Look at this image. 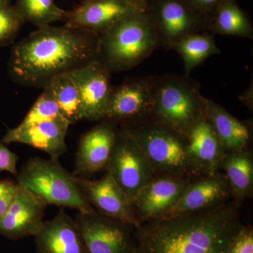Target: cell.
<instances>
[{"instance_id": "6da1fadb", "label": "cell", "mask_w": 253, "mask_h": 253, "mask_svg": "<svg viewBox=\"0 0 253 253\" xmlns=\"http://www.w3.org/2000/svg\"><path fill=\"white\" fill-rule=\"evenodd\" d=\"M234 200L207 211L139 224L136 253H228L244 227Z\"/></svg>"}, {"instance_id": "7a4b0ae2", "label": "cell", "mask_w": 253, "mask_h": 253, "mask_svg": "<svg viewBox=\"0 0 253 253\" xmlns=\"http://www.w3.org/2000/svg\"><path fill=\"white\" fill-rule=\"evenodd\" d=\"M98 40L66 25L38 28L13 47L10 76L22 85L44 88L56 76L96 59Z\"/></svg>"}, {"instance_id": "3957f363", "label": "cell", "mask_w": 253, "mask_h": 253, "mask_svg": "<svg viewBox=\"0 0 253 253\" xmlns=\"http://www.w3.org/2000/svg\"><path fill=\"white\" fill-rule=\"evenodd\" d=\"M159 46L149 15L137 9L100 35L96 59L111 73L127 71L140 64Z\"/></svg>"}, {"instance_id": "277c9868", "label": "cell", "mask_w": 253, "mask_h": 253, "mask_svg": "<svg viewBox=\"0 0 253 253\" xmlns=\"http://www.w3.org/2000/svg\"><path fill=\"white\" fill-rule=\"evenodd\" d=\"M206 101L189 76H158L150 121L186 137L195 123L206 116Z\"/></svg>"}, {"instance_id": "5b68a950", "label": "cell", "mask_w": 253, "mask_h": 253, "mask_svg": "<svg viewBox=\"0 0 253 253\" xmlns=\"http://www.w3.org/2000/svg\"><path fill=\"white\" fill-rule=\"evenodd\" d=\"M121 128L142 150L155 176H173L188 181L203 176L191 162L186 137L179 133L151 121Z\"/></svg>"}, {"instance_id": "8992f818", "label": "cell", "mask_w": 253, "mask_h": 253, "mask_svg": "<svg viewBox=\"0 0 253 253\" xmlns=\"http://www.w3.org/2000/svg\"><path fill=\"white\" fill-rule=\"evenodd\" d=\"M16 176L18 184L46 206L72 208L82 212L94 211L82 194L75 176L61 166L59 160L31 158Z\"/></svg>"}, {"instance_id": "52a82bcc", "label": "cell", "mask_w": 253, "mask_h": 253, "mask_svg": "<svg viewBox=\"0 0 253 253\" xmlns=\"http://www.w3.org/2000/svg\"><path fill=\"white\" fill-rule=\"evenodd\" d=\"M158 79V76L133 78L112 86L104 121L122 127L150 121Z\"/></svg>"}, {"instance_id": "ba28073f", "label": "cell", "mask_w": 253, "mask_h": 253, "mask_svg": "<svg viewBox=\"0 0 253 253\" xmlns=\"http://www.w3.org/2000/svg\"><path fill=\"white\" fill-rule=\"evenodd\" d=\"M106 169L130 201L155 177L144 153L123 128L118 129Z\"/></svg>"}, {"instance_id": "9c48e42d", "label": "cell", "mask_w": 253, "mask_h": 253, "mask_svg": "<svg viewBox=\"0 0 253 253\" xmlns=\"http://www.w3.org/2000/svg\"><path fill=\"white\" fill-rule=\"evenodd\" d=\"M75 219L87 253H136L135 226L95 210L79 212Z\"/></svg>"}, {"instance_id": "30bf717a", "label": "cell", "mask_w": 253, "mask_h": 253, "mask_svg": "<svg viewBox=\"0 0 253 253\" xmlns=\"http://www.w3.org/2000/svg\"><path fill=\"white\" fill-rule=\"evenodd\" d=\"M149 15L157 34L160 46L172 49L186 37L209 32L208 23L182 0H158Z\"/></svg>"}, {"instance_id": "8fae6325", "label": "cell", "mask_w": 253, "mask_h": 253, "mask_svg": "<svg viewBox=\"0 0 253 253\" xmlns=\"http://www.w3.org/2000/svg\"><path fill=\"white\" fill-rule=\"evenodd\" d=\"M190 182L173 176H155L131 201L138 225L164 217L180 199Z\"/></svg>"}, {"instance_id": "7c38bea8", "label": "cell", "mask_w": 253, "mask_h": 253, "mask_svg": "<svg viewBox=\"0 0 253 253\" xmlns=\"http://www.w3.org/2000/svg\"><path fill=\"white\" fill-rule=\"evenodd\" d=\"M81 94L82 120L104 121L112 85L111 73L97 59L70 72Z\"/></svg>"}, {"instance_id": "4fadbf2b", "label": "cell", "mask_w": 253, "mask_h": 253, "mask_svg": "<svg viewBox=\"0 0 253 253\" xmlns=\"http://www.w3.org/2000/svg\"><path fill=\"white\" fill-rule=\"evenodd\" d=\"M82 194L91 207L100 214L129 223L137 227L130 200L106 172L97 180L75 176Z\"/></svg>"}, {"instance_id": "5bb4252c", "label": "cell", "mask_w": 253, "mask_h": 253, "mask_svg": "<svg viewBox=\"0 0 253 253\" xmlns=\"http://www.w3.org/2000/svg\"><path fill=\"white\" fill-rule=\"evenodd\" d=\"M46 206L31 191L18 184L12 204L0 217V235L11 240L36 236L44 224Z\"/></svg>"}, {"instance_id": "9a60e30c", "label": "cell", "mask_w": 253, "mask_h": 253, "mask_svg": "<svg viewBox=\"0 0 253 253\" xmlns=\"http://www.w3.org/2000/svg\"><path fill=\"white\" fill-rule=\"evenodd\" d=\"M118 129L104 121L82 136L78 144L73 175L88 178L106 169Z\"/></svg>"}, {"instance_id": "2e32d148", "label": "cell", "mask_w": 253, "mask_h": 253, "mask_svg": "<svg viewBox=\"0 0 253 253\" xmlns=\"http://www.w3.org/2000/svg\"><path fill=\"white\" fill-rule=\"evenodd\" d=\"M231 191L224 174L218 172L191 181L174 207L162 218L202 212L229 201Z\"/></svg>"}, {"instance_id": "e0dca14e", "label": "cell", "mask_w": 253, "mask_h": 253, "mask_svg": "<svg viewBox=\"0 0 253 253\" xmlns=\"http://www.w3.org/2000/svg\"><path fill=\"white\" fill-rule=\"evenodd\" d=\"M135 9L124 0H84L77 7L67 11L65 20L69 27L99 36Z\"/></svg>"}, {"instance_id": "ac0fdd59", "label": "cell", "mask_w": 253, "mask_h": 253, "mask_svg": "<svg viewBox=\"0 0 253 253\" xmlns=\"http://www.w3.org/2000/svg\"><path fill=\"white\" fill-rule=\"evenodd\" d=\"M70 123L62 116L28 126L9 129L1 139L3 144L20 143L46 153L51 160H59L66 151V137Z\"/></svg>"}, {"instance_id": "d6986e66", "label": "cell", "mask_w": 253, "mask_h": 253, "mask_svg": "<svg viewBox=\"0 0 253 253\" xmlns=\"http://www.w3.org/2000/svg\"><path fill=\"white\" fill-rule=\"evenodd\" d=\"M34 237L38 253H87L76 219L63 209L44 221Z\"/></svg>"}, {"instance_id": "ffe728a7", "label": "cell", "mask_w": 253, "mask_h": 253, "mask_svg": "<svg viewBox=\"0 0 253 253\" xmlns=\"http://www.w3.org/2000/svg\"><path fill=\"white\" fill-rule=\"evenodd\" d=\"M186 139L189 157L200 174L206 176L219 172L226 152L206 116L195 123Z\"/></svg>"}, {"instance_id": "44dd1931", "label": "cell", "mask_w": 253, "mask_h": 253, "mask_svg": "<svg viewBox=\"0 0 253 253\" xmlns=\"http://www.w3.org/2000/svg\"><path fill=\"white\" fill-rule=\"evenodd\" d=\"M206 116L219 138L226 153L248 149L251 128L212 100L206 101Z\"/></svg>"}, {"instance_id": "7402d4cb", "label": "cell", "mask_w": 253, "mask_h": 253, "mask_svg": "<svg viewBox=\"0 0 253 253\" xmlns=\"http://www.w3.org/2000/svg\"><path fill=\"white\" fill-rule=\"evenodd\" d=\"M224 170L231 191V196L241 204L253 196V159L249 148L226 153L219 166Z\"/></svg>"}, {"instance_id": "603a6c76", "label": "cell", "mask_w": 253, "mask_h": 253, "mask_svg": "<svg viewBox=\"0 0 253 253\" xmlns=\"http://www.w3.org/2000/svg\"><path fill=\"white\" fill-rule=\"evenodd\" d=\"M208 31L212 34L253 38L251 22L233 0H222L208 23Z\"/></svg>"}, {"instance_id": "cb8c5ba5", "label": "cell", "mask_w": 253, "mask_h": 253, "mask_svg": "<svg viewBox=\"0 0 253 253\" xmlns=\"http://www.w3.org/2000/svg\"><path fill=\"white\" fill-rule=\"evenodd\" d=\"M179 54L184 65L185 76L202 64L205 60L213 55L220 54L221 50L214 41L211 32L197 33L186 37L172 47Z\"/></svg>"}, {"instance_id": "d4e9b609", "label": "cell", "mask_w": 253, "mask_h": 253, "mask_svg": "<svg viewBox=\"0 0 253 253\" xmlns=\"http://www.w3.org/2000/svg\"><path fill=\"white\" fill-rule=\"evenodd\" d=\"M48 84L51 86L61 116L71 125L81 121V96L70 73L56 76Z\"/></svg>"}, {"instance_id": "484cf974", "label": "cell", "mask_w": 253, "mask_h": 253, "mask_svg": "<svg viewBox=\"0 0 253 253\" xmlns=\"http://www.w3.org/2000/svg\"><path fill=\"white\" fill-rule=\"evenodd\" d=\"M15 7L24 23H31L38 28L65 19L67 13L54 0H17Z\"/></svg>"}, {"instance_id": "4316f807", "label": "cell", "mask_w": 253, "mask_h": 253, "mask_svg": "<svg viewBox=\"0 0 253 253\" xmlns=\"http://www.w3.org/2000/svg\"><path fill=\"white\" fill-rule=\"evenodd\" d=\"M61 116L51 86L47 84L22 122L16 128L23 129Z\"/></svg>"}, {"instance_id": "83f0119b", "label": "cell", "mask_w": 253, "mask_h": 253, "mask_svg": "<svg viewBox=\"0 0 253 253\" xmlns=\"http://www.w3.org/2000/svg\"><path fill=\"white\" fill-rule=\"evenodd\" d=\"M24 23L15 6L0 0V46L10 42Z\"/></svg>"}, {"instance_id": "f1b7e54d", "label": "cell", "mask_w": 253, "mask_h": 253, "mask_svg": "<svg viewBox=\"0 0 253 253\" xmlns=\"http://www.w3.org/2000/svg\"><path fill=\"white\" fill-rule=\"evenodd\" d=\"M18 189L17 181L10 179L0 180V217L8 211L16 198Z\"/></svg>"}, {"instance_id": "f546056e", "label": "cell", "mask_w": 253, "mask_h": 253, "mask_svg": "<svg viewBox=\"0 0 253 253\" xmlns=\"http://www.w3.org/2000/svg\"><path fill=\"white\" fill-rule=\"evenodd\" d=\"M228 253H253V229L245 226L231 243Z\"/></svg>"}, {"instance_id": "4dcf8cb0", "label": "cell", "mask_w": 253, "mask_h": 253, "mask_svg": "<svg viewBox=\"0 0 253 253\" xmlns=\"http://www.w3.org/2000/svg\"><path fill=\"white\" fill-rule=\"evenodd\" d=\"M19 158L0 143V171H6L16 176L18 174L17 163Z\"/></svg>"}, {"instance_id": "1f68e13d", "label": "cell", "mask_w": 253, "mask_h": 253, "mask_svg": "<svg viewBox=\"0 0 253 253\" xmlns=\"http://www.w3.org/2000/svg\"><path fill=\"white\" fill-rule=\"evenodd\" d=\"M221 1L222 0H186L185 2L195 12L205 14L209 12L214 14Z\"/></svg>"}, {"instance_id": "d6a6232c", "label": "cell", "mask_w": 253, "mask_h": 253, "mask_svg": "<svg viewBox=\"0 0 253 253\" xmlns=\"http://www.w3.org/2000/svg\"><path fill=\"white\" fill-rule=\"evenodd\" d=\"M131 6H134L136 9H142V4L146 0H124Z\"/></svg>"}, {"instance_id": "836d02e7", "label": "cell", "mask_w": 253, "mask_h": 253, "mask_svg": "<svg viewBox=\"0 0 253 253\" xmlns=\"http://www.w3.org/2000/svg\"><path fill=\"white\" fill-rule=\"evenodd\" d=\"M5 1H10V0H5Z\"/></svg>"}, {"instance_id": "e575fe53", "label": "cell", "mask_w": 253, "mask_h": 253, "mask_svg": "<svg viewBox=\"0 0 253 253\" xmlns=\"http://www.w3.org/2000/svg\"><path fill=\"white\" fill-rule=\"evenodd\" d=\"M83 1H84V0H83Z\"/></svg>"}]
</instances>
